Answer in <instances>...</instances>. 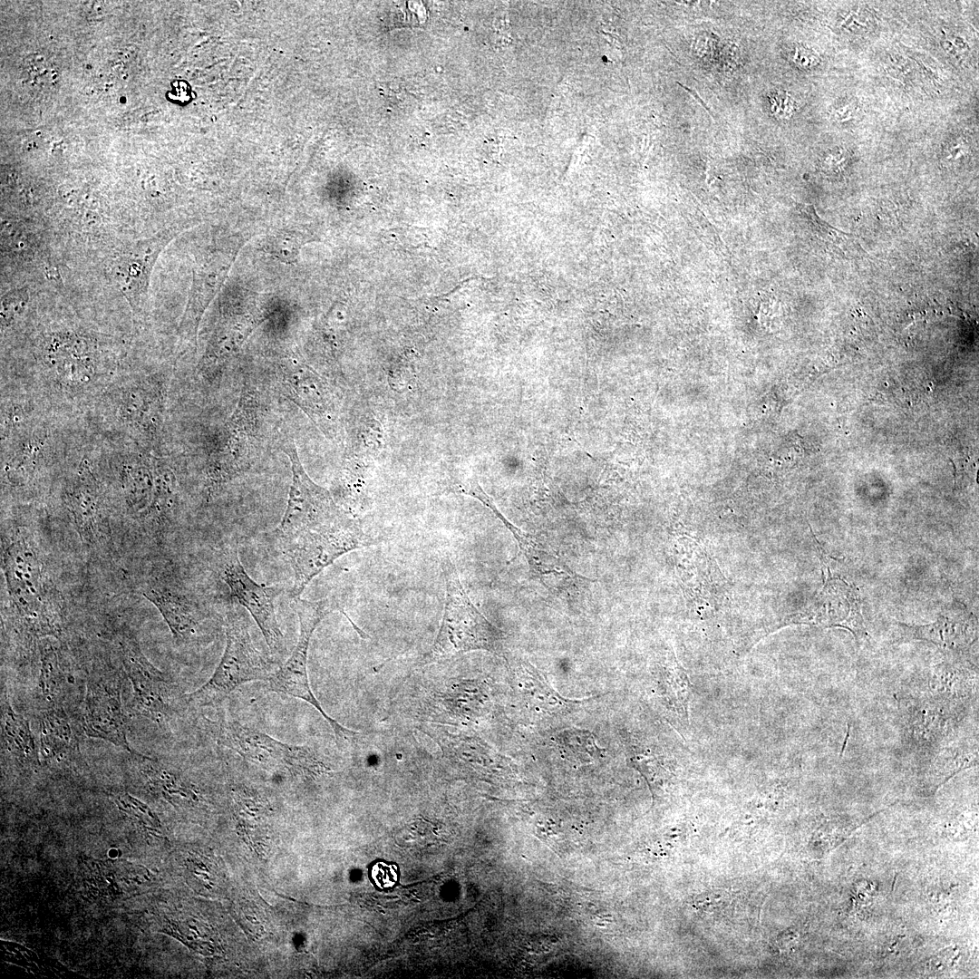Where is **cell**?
<instances>
[{
  "mask_svg": "<svg viewBox=\"0 0 979 979\" xmlns=\"http://www.w3.org/2000/svg\"><path fill=\"white\" fill-rule=\"evenodd\" d=\"M283 452L291 462L292 482L286 511L272 535L294 572V598L339 557L375 541L308 477L295 443L286 445Z\"/></svg>",
  "mask_w": 979,
  "mask_h": 979,
  "instance_id": "6da1fadb",
  "label": "cell"
},
{
  "mask_svg": "<svg viewBox=\"0 0 979 979\" xmlns=\"http://www.w3.org/2000/svg\"><path fill=\"white\" fill-rule=\"evenodd\" d=\"M442 567L446 582L444 613L436 639L419 665L474 650L499 653L503 646L501 631L470 601L450 559L444 560Z\"/></svg>",
  "mask_w": 979,
  "mask_h": 979,
  "instance_id": "7a4b0ae2",
  "label": "cell"
},
{
  "mask_svg": "<svg viewBox=\"0 0 979 979\" xmlns=\"http://www.w3.org/2000/svg\"><path fill=\"white\" fill-rule=\"evenodd\" d=\"M897 699L903 743L923 761L958 739L972 706L925 691L901 693Z\"/></svg>",
  "mask_w": 979,
  "mask_h": 979,
  "instance_id": "3957f363",
  "label": "cell"
},
{
  "mask_svg": "<svg viewBox=\"0 0 979 979\" xmlns=\"http://www.w3.org/2000/svg\"><path fill=\"white\" fill-rule=\"evenodd\" d=\"M273 672L270 663L256 648L243 614L232 606L227 613L222 658L208 682L186 695L187 703L206 706L221 702L240 684L267 681Z\"/></svg>",
  "mask_w": 979,
  "mask_h": 979,
  "instance_id": "277c9868",
  "label": "cell"
},
{
  "mask_svg": "<svg viewBox=\"0 0 979 979\" xmlns=\"http://www.w3.org/2000/svg\"><path fill=\"white\" fill-rule=\"evenodd\" d=\"M293 606L299 620V636L287 661L268 678V688L276 693L301 699L315 708L332 728L340 744L352 740L357 732L349 730L326 714L312 692L307 674V657L311 637L322 619L334 610H341L332 599L307 601L294 597Z\"/></svg>",
  "mask_w": 979,
  "mask_h": 979,
  "instance_id": "5b68a950",
  "label": "cell"
},
{
  "mask_svg": "<svg viewBox=\"0 0 979 979\" xmlns=\"http://www.w3.org/2000/svg\"><path fill=\"white\" fill-rule=\"evenodd\" d=\"M216 726L218 743L261 768L291 773L325 770L308 747L282 742L237 722H221Z\"/></svg>",
  "mask_w": 979,
  "mask_h": 979,
  "instance_id": "8992f818",
  "label": "cell"
},
{
  "mask_svg": "<svg viewBox=\"0 0 979 979\" xmlns=\"http://www.w3.org/2000/svg\"><path fill=\"white\" fill-rule=\"evenodd\" d=\"M824 572V586L813 603L803 612L786 617L779 625L805 624L820 627H840L848 630L856 641L868 637L860 607L858 589L852 584L834 576L827 555L819 548Z\"/></svg>",
  "mask_w": 979,
  "mask_h": 979,
  "instance_id": "52a82bcc",
  "label": "cell"
},
{
  "mask_svg": "<svg viewBox=\"0 0 979 979\" xmlns=\"http://www.w3.org/2000/svg\"><path fill=\"white\" fill-rule=\"evenodd\" d=\"M4 570L10 594L28 622L31 634L56 635L57 624L41 613V569L33 548L23 539L13 542L4 556Z\"/></svg>",
  "mask_w": 979,
  "mask_h": 979,
  "instance_id": "ba28073f",
  "label": "cell"
},
{
  "mask_svg": "<svg viewBox=\"0 0 979 979\" xmlns=\"http://www.w3.org/2000/svg\"><path fill=\"white\" fill-rule=\"evenodd\" d=\"M222 580L228 586L231 596L246 608L258 625L272 652L283 645V634L275 611V599L281 589L265 586L254 581L244 569L234 547L222 550L218 560Z\"/></svg>",
  "mask_w": 979,
  "mask_h": 979,
  "instance_id": "9c48e42d",
  "label": "cell"
},
{
  "mask_svg": "<svg viewBox=\"0 0 979 979\" xmlns=\"http://www.w3.org/2000/svg\"><path fill=\"white\" fill-rule=\"evenodd\" d=\"M122 664L131 681L134 704L140 713L160 723L176 711L178 691L175 684L142 654L138 644L129 638L121 643Z\"/></svg>",
  "mask_w": 979,
  "mask_h": 979,
  "instance_id": "30bf717a",
  "label": "cell"
},
{
  "mask_svg": "<svg viewBox=\"0 0 979 979\" xmlns=\"http://www.w3.org/2000/svg\"><path fill=\"white\" fill-rule=\"evenodd\" d=\"M112 676L95 674L90 677L83 702V730L89 737L109 742L134 754L136 751L131 750L127 739L121 686Z\"/></svg>",
  "mask_w": 979,
  "mask_h": 979,
  "instance_id": "8fae6325",
  "label": "cell"
},
{
  "mask_svg": "<svg viewBox=\"0 0 979 979\" xmlns=\"http://www.w3.org/2000/svg\"><path fill=\"white\" fill-rule=\"evenodd\" d=\"M900 642L924 640L936 645L945 655L968 657L977 640V623L965 611L947 612L930 624L914 625L897 623Z\"/></svg>",
  "mask_w": 979,
  "mask_h": 979,
  "instance_id": "7c38bea8",
  "label": "cell"
},
{
  "mask_svg": "<svg viewBox=\"0 0 979 979\" xmlns=\"http://www.w3.org/2000/svg\"><path fill=\"white\" fill-rule=\"evenodd\" d=\"M977 686V666L968 657L946 656L932 667L923 691L948 701L973 704Z\"/></svg>",
  "mask_w": 979,
  "mask_h": 979,
  "instance_id": "4fadbf2b",
  "label": "cell"
},
{
  "mask_svg": "<svg viewBox=\"0 0 979 979\" xmlns=\"http://www.w3.org/2000/svg\"><path fill=\"white\" fill-rule=\"evenodd\" d=\"M470 494L482 501L504 523L517 540L520 552L526 557L532 569L538 574L541 576L555 575L557 577H576V575L572 574L573 572L559 558L549 554L529 535L526 534L508 520L497 509L490 498L483 492L479 485L474 486L470 490Z\"/></svg>",
  "mask_w": 979,
  "mask_h": 979,
  "instance_id": "5bb4252c",
  "label": "cell"
},
{
  "mask_svg": "<svg viewBox=\"0 0 979 979\" xmlns=\"http://www.w3.org/2000/svg\"><path fill=\"white\" fill-rule=\"evenodd\" d=\"M926 761V776L933 780L931 786L935 789L959 771L977 766V738H958L938 750Z\"/></svg>",
  "mask_w": 979,
  "mask_h": 979,
  "instance_id": "9a60e30c",
  "label": "cell"
},
{
  "mask_svg": "<svg viewBox=\"0 0 979 979\" xmlns=\"http://www.w3.org/2000/svg\"><path fill=\"white\" fill-rule=\"evenodd\" d=\"M279 377L287 398L312 418L324 412L325 402L321 396L319 381L306 366L291 362L290 364L281 367Z\"/></svg>",
  "mask_w": 979,
  "mask_h": 979,
  "instance_id": "2e32d148",
  "label": "cell"
},
{
  "mask_svg": "<svg viewBox=\"0 0 979 979\" xmlns=\"http://www.w3.org/2000/svg\"><path fill=\"white\" fill-rule=\"evenodd\" d=\"M143 596L159 609L176 639H185L194 632L198 618L184 596L166 588H150Z\"/></svg>",
  "mask_w": 979,
  "mask_h": 979,
  "instance_id": "e0dca14e",
  "label": "cell"
},
{
  "mask_svg": "<svg viewBox=\"0 0 979 979\" xmlns=\"http://www.w3.org/2000/svg\"><path fill=\"white\" fill-rule=\"evenodd\" d=\"M76 743L68 717L60 705H51L41 718L40 754L46 759H62Z\"/></svg>",
  "mask_w": 979,
  "mask_h": 979,
  "instance_id": "ac0fdd59",
  "label": "cell"
},
{
  "mask_svg": "<svg viewBox=\"0 0 979 979\" xmlns=\"http://www.w3.org/2000/svg\"><path fill=\"white\" fill-rule=\"evenodd\" d=\"M2 741L15 758L25 763L39 762V753L28 722L12 708L7 699L2 703Z\"/></svg>",
  "mask_w": 979,
  "mask_h": 979,
  "instance_id": "d6986e66",
  "label": "cell"
},
{
  "mask_svg": "<svg viewBox=\"0 0 979 979\" xmlns=\"http://www.w3.org/2000/svg\"><path fill=\"white\" fill-rule=\"evenodd\" d=\"M659 690L668 711L674 712L681 723L688 725L691 683L675 659L669 663V667L661 675Z\"/></svg>",
  "mask_w": 979,
  "mask_h": 979,
  "instance_id": "ffe728a7",
  "label": "cell"
},
{
  "mask_svg": "<svg viewBox=\"0 0 979 979\" xmlns=\"http://www.w3.org/2000/svg\"><path fill=\"white\" fill-rule=\"evenodd\" d=\"M71 511L77 531L84 542L93 543L100 533L99 502L91 488H75L71 498Z\"/></svg>",
  "mask_w": 979,
  "mask_h": 979,
  "instance_id": "44dd1931",
  "label": "cell"
},
{
  "mask_svg": "<svg viewBox=\"0 0 979 979\" xmlns=\"http://www.w3.org/2000/svg\"><path fill=\"white\" fill-rule=\"evenodd\" d=\"M40 678L39 685L43 695L51 705H58L63 683V674L59 660L58 651L50 639L44 638L40 644Z\"/></svg>",
  "mask_w": 979,
  "mask_h": 979,
  "instance_id": "7402d4cb",
  "label": "cell"
},
{
  "mask_svg": "<svg viewBox=\"0 0 979 979\" xmlns=\"http://www.w3.org/2000/svg\"><path fill=\"white\" fill-rule=\"evenodd\" d=\"M151 490L152 479L146 470H131L126 475L128 499L134 510H141L148 504Z\"/></svg>",
  "mask_w": 979,
  "mask_h": 979,
  "instance_id": "603a6c76",
  "label": "cell"
},
{
  "mask_svg": "<svg viewBox=\"0 0 979 979\" xmlns=\"http://www.w3.org/2000/svg\"><path fill=\"white\" fill-rule=\"evenodd\" d=\"M732 901L731 895L724 890H711L697 895L692 901V906L704 914H713L725 908Z\"/></svg>",
  "mask_w": 979,
  "mask_h": 979,
  "instance_id": "cb8c5ba5",
  "label": "cell"
},
{
  "mask_svg": "<svg viewBox=\"0 0 979 979\" xmlns=\"http://www.w3.org/2000/svg\"><path fill=\"white\" fill-rule=\"evenodd\" d=\"M373 877L382 887H392L396 881V872L386 864H377L373 868Z\"/></svg>",
  "mask_w": 979,
  "mask_h": 979,
  "instance_id": "d4e9b609",
  "label": "cell"
},
{
  "mask_svg": "<svg viewBox=\"0 0 979 979\" xmlns=\"http://www.w3.org/2000/svg\"><path fill=\"white\" fill-rule=\"evenodd\" d=\"M679 84H680V85H681V86H682V87H683V89H685V90H686V91H687L688 92H690V93H691V94H692V95H693V97H694V98H695V99H696V100H697V101H698V102H700V103L702 104V106H703V107H704V108H705V109H706V110H707L708 111H710V110H709V108L707 107V105H706V104H705V103H704V102H703V100L701 99V97L699 96V94H697V92H695L694 90H693V89H690V88H688L687 86H685V85H683V84H682V83H679Z\"/></svg>",
  "mask_w": 979,
  "mask_h": 979,
  "instance_id": "484cf974",
  "label": "cell"
}]
</instances>
